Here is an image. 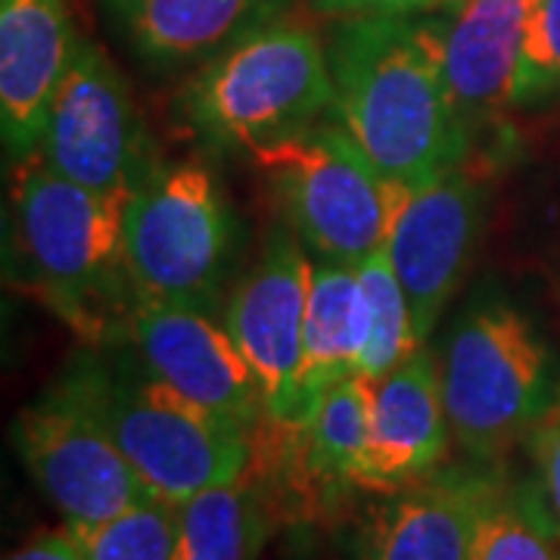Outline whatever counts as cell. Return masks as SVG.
I'll use <instances>...</instances> for the list:
<instances>
[{
    "label": "cell",
    "instance_id": "obj_14",
    "mask_svg": "<svg viewBox=\"0 0 560 560\" xmlns=\"http://www.w3.org/2000/svg\"><path fill=\"white\" fill-rule=\"evenodd\" d=\"M79 44L69 0H0V128L13 168L38 150Z\"/></svg>",
    "mask_w": 560,
    "mask_h": 560
},
{
    "label": "cell",
    "instance_id": "obj_3",
    "mask_svg": "<svg viewBox=\"0 0 560 560\" xmlns=\"http://www.w3.org/2000/svg\"><path fill=\"white\" fill-rule=\"evenodd\" d=\"M172 116L209 153H256L337 119L327 47L305 22L280 16L194 69Z\"/></svg>",
    "mask_w": 560,
    "mask_h": 560
},
{
    "label": "cell",
    "instance_id": "obj_2",
    "mask_svg": "<svg viewBox=\"0 0 560 560\" xmlns=\"http://www.w3.org/2000/svg\"><path fill=\"white\" fill-rule=\"evenodd\" d=\"M125 202L62 178L38 153L13 168V280L88 346L121 340L135 305Z\"/></svg>",
    "mask_w": 560,
    "mask_h": 560
},
{
    "label": "cell",
    "instance_id": "obj_9",
    "mask_svg": "<svg viewBox=\"0 0 560 560\" xmlns=\"http://www.w3.org/2000/svg\"><path fill=\"white\" fill-rule=\"evenodd\" d=\"M35 153L62 178L119 200L162 165L128 81L101 44L81 38Z\"/></svg>",
    "mask_w": 560,
    "mask_h": 560
},
{
    "label": "cell",
    "instance_id": "obj_16",
    "mask_svg": "<svg viewBox=\"0 0 560 560\" xmlns=\"http://www.w3.org/2000/svg\"><path fill=\"white\" fill-rule=\"evenodd\" d=\"M125 50L156 75L200 69L231 44L287 16L290 0H101Z\"/></svg>",
    "mask_w": 560,
    "mask_h": 560
},
{
    "label": "cell",
    "instance_id": "obj_22",
    "mask_svg": "<svg viewBox=\"0 0 560 560\" xmlns=\"http://www.w3.org/2000/svg\"><path fill=\"white\" fill-rule=\"evenodd\" d=\"M84 560H175L178 504L150 499L101 523H62Z\"/></svg>",
    "mask_w": 560,
    "mask_h": 560
},
{
    "label": "cell",
    "instance_id": "obj_7",
    "mask_svg": "<svg viewBox=\"0 0 560 560\" xmlns=\"http://www.w3.org/2000/svg\"><path fill=\"white\" fill-rule=\"evenodd\" d=\"M241 224L206 162H162L125 202V261L135 300L215 312Z\"/></svg>",
    "mask_w": 560,
    "mask_h": 560
},
{
    "label": "cell",
    "instance_id": "obj_10",
    "mask_svg": "<svg viewBox=\"0 0 560 560\" xmlns=\"http://www.w3.org/2000/svg\"><path fill=\"white\" fill-rule=\"evenodd\" d=\"M312 265L293 228L275 224L261 256L224 302V327L259 381L265 415L283 430H296Z\"/></svg>",
    "mask_w": 560,
    "mask_h": 560
},
{
    "label": "cell",
    "instance_id": "obj_21",
    "mask_svg": "<svg viewBox=\"0 0 560 560\" xmlns=\"http://www.w3.org/2000/svg\"><path fill=\"white\" fill-rule=\"evenodd\" d=\"M359 283L361 300H364V320H368V346L361 355L359 374L368 381H377L393 368H399L405 359H411L418 349H423V342L418 340L411 302L386 249L361 261Z\"/></svg>",
    "mask_w": 560,
    "mask_h": 560
},
{
    "label": "cell",
    "instance_id": "obj_17",
    "mask_svg": "<svg viewBox=\"0 0 560 560\" xmlns=\"http://www.w3.org/2000/svg\"><path fill=\"white\" fill-rule=\"evenodd\" d=\"M371 386V448L361 489L396 492L440 470L455 445L442 401L440 361L423 346Z\"/></svg>",
    "mask_w": 560,
    "mask_h": 560
},
{
    "label": "cell",
    "instance_id": "obj_5",
    "mask_svg": "<svg viewBox=\"0 0 560 560\" xmlns=\"http://www.w3.org/2000/svg\"><path fill=\"white\" fill-rule=\"evenodd\" d=\"M436 361L452 442L474 464H501L526 442L560 386L555 352L533 320L486 290L452 324Z\"/></svg>",
    "mask_w": 560,
    "mask_h": 560
},
{
    "label": "cell",
    "instance_id": "obj_26",
    "mask_svg": "<svg viewBox=\"0 0 560 560\" xmlns=\"http://www.w3.org/2000/svg\"><path fill=\"white\" fill-rule=\"evenodd\" d=\"M455 0H312L320 16H430Z\"/></svg>",
    "mask_w": 560,
    "mask_h": 560
},
{
    "label": "cell",
    "instance_id": "obj_6",
    "mask_svg": "<svg viewBox=\"0 0 560 560\" xmlns=\"http://www.w3.org/2000/svg\"><path fill=\"white\" fill-rule=\"evenodd\" d=\"M315 261L359 268L386 249L408 187L386 178L337 119L249 153Z\"/></svg>",
    "mask_w": 560,
    "mask_h": 560
},
{
    "label": "cell",
    "instance_id": "obj_4",
    "mask_svg": "<svg viewBox=\"0 0 560 560\" xmlns=\"http://www.w3.org/2000/svg\"><path fill=\"white\" fill-rule=\"evenodd\" d=\"M72 364L156 499L180 504L202 489L237 480L259 458V433L206 411L153 377L125 340L94 346Z\"/></svg>",
    "mask_w": 560,
    "mask_h": 560
},
{
    "label": "cell",
    "instance_id": "obj_1",
    "mask_svg": "<svg viewBox=\"0 0 560 560\" xmlns=\"http://www.w3.org/2000/svg\"><path fill=\"white\" fill-rule=\"evenodd\" d=\"M324 47L337 121L386 178L415 190L474 156L445 75L440 13L342 16Z\"/></svg>",
    "mask_w": 560,
    "mask_h": 560
},
{
    "label": "cell",
    "instance_id": "obj_23",
    "mask_svg": "<svg viewBox=\"0 0 560 560\" xmlns=\"http://www.w3.org/2000/svg\"><path fill=\"white\" fill-rule=\"evenodd\" d=\"M477 560H560V536L529 482H508L486 521Z\"/></svg>",
    "mask_w": 560,
    "mask_h": 560
},
{
    "label": "cell",
    "instance_id": "obj_25",
    "mask_svg": "<svg viewBox=\"0 0 560 560\" xmlns=\"http://www.w3.org/2000/svg\"><path fill=\"white\" fill-rule=\"evenodd\" d=\"M526 452L533 460V495L539 501L541 514L560 536V386L545 415L526 436Z\"/></svg>",
    "mask_w": 560,
    "mask_h": 560
},
{
    "label": "cell",
    "instance_id": "obj_24",
    "mask_svg": "<svg viewBox=\"0 0 560 560\" xmlns=\"http://www.w3.org/2000/svg\"><path fill=\"white\" fill-rule=\"evenodd\" d=\"M560 97V0H539L523 47L514 109H536Z\"/></svg>",
    "mask_w": 560,
    "mask_h": 560
},
{
    "label": "cell",
    "instance_id": "obj_12",
    "mask_svg": "<svg viewBox=\"0 0 560 560\" xmlns=\"http://www.w3.org/2000/svg\"><path fill=\"white\" fill-rule=\"evenodd\" d=\"M121 340L153 377L206 411L243 423L253 433L271 423L259 381L215 312L135 300Z\"/></svg>",
    "mask_w": 560,
    "mask_h": 560
},
{
    "label": "cell",
    "instance_id": "obj_18",
    "mask_svg": "<svg viewBox=\"0 0 560 560\" xmlns=\"http://www.w3.org/2000/svg\"><path fill=\"white\" fill-rule=\"evenodd\" d=\"M364 346H368V320H364L359 268L337 261H315L308 308H305V334H302L296 430L308 423L318 401L334 383L349 374H359Z\"/></svg>",
    "mask_w": 560,
    "mask_h": 560
},
{
    "label": "cell",
    "instance_id": "obj_11",
    "mask_svg": "<svg viewBox=\"0 0 560 560\" xmlns=\"http://www.w3.org/2000/svg\"><path fill=\"white\" fill-rule=\"evenodd\" d=\"M482 221L486 178L470 168V160L433 184L408 190L401 200L386 256L408 293L415 330L423 346L470 271Z\"/></svg>",
    "mask_w": 560,
    "mask_h": 560
},
{
    "label": "cell",
    "instance_id": "obj_13",
    "mask_svg": "<svg viewBox=\"0 0 560 560\" xmlns=\"http://www.w3.org/2000/svg\"><path fill=\"white\" fill-rule=\"evenodd\" d=\"M508 482L501 464H442L389 492L364 533L361 560H477L486 521Z\"/></svg>",
    "mask_w": 560,
    "mask_h": 560
},
{
    "label": "cell",
    "instance_id": "obj_20",
    "mask_svg": "<svg viewBox=\"0 0 560 560\" xmlns=\"http://www.w3.org/2000/svg\"><path fill=\"white\" fill-rule=\"evenodd\" d=\"M374 386L361 374L337 381L318 401L300 433L302 474L330 495L361 489V474L371 448Z\"/></svg>",
    "mask_w": 560,
    "mask_h": 560
},
{
    "label": "cell",
    "instance_id": "obj_27",
    "mask_svg": "<svg viewBox=\"0 0 560 560\" xmlns=\"http://www.w3.org/2000/svg\"><path fill=\"white\" fill-rule=\"evenodd\" d=\"M7 560H84V555L72 536L60 529V533H40L35 539H28L16 551H10Z\"/></svg>",
    "mask_w": 560,
    "mask_h": 560
},
{
    "label": "cell",
    "instance_id": "obj_8",
    "mask_svg": "<svg viewBox=\"0 0 560 560\" xmlns=\"http://www.w3.org/2000/svg\"><path fill=\"white\" fill-rule=\"evenodd\" d=\"M13 445L66 523H101L156 499L91 401L75 364L13 420Z\"/></svg>",
    "mask_w": 560,
    "mask_h": 560
},
{
    "label": "cell",
    "instance_id": "obj_15",
    "mask_svg": "<svg viewBox=\"0 0 560 560\" xmlns=\"http://www.w3.org/2000/svg\"><path fill=\"white\" fill-rule=\"evenodd\" d=\"M536 3L539 0H455L440 13L445 75L474 147L514 109Z\"/></svg>",
    "mask_w": 560,
    "mask_h": 560
},
{
    "label": "cell",
    "instance_id": "obj_19",
    "mask_svg": "<svg viewBox=\"0 0 560 560\" xmlns=\"http://www.w3.org/2000/svg\"><path fill=\"white\" fill-rule=\"evenodd\" d=\"M259 460L237 480L180 501L175 560H259L275 529V492Z\"/></svg>",
    "mask_w": 560,
    "mask_h": 560
}]
</instances>
